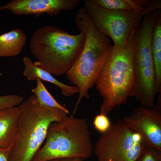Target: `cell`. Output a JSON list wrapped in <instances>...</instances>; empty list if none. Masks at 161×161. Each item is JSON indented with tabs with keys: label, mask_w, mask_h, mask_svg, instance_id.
Wrapping results in <instances>:
<instances>
[{
	"label": "cell",
	"mask_w": 161,
	"mask_h": 161,
	"mask_svg": "<svg viewBox=\"0 0 161 161\" xmlns=\"http://www.w3.org/2000/svg\"><path fill=\"white\" fill-rule=\"evenodd\" d=\"M76 26L84 33L85 39L83 49L72 67L66 74L72 84L76 85L79 95L74 111L84 97H89V90L95 84L99 72L112 46L109 37L95 26L83 7L75 15Z\"/></svg>",
	"instance_id": "cell-1"
},
{
	"label": "cell",
	"mask_w": 161,
	"mask_h": 161,
	"mask_svg": "<svg viewBox=\"0 0 161 161\" xmlns=\"http://www.w3.org/2000/svg\"><path fill=\"white\" fill-rule=\"evenodd\" d=\"M18 108L17 131L8 161H32L46 138L50 124L64 120L68 114L41 105L34 95L23 101Z\"/></svg>",
	"instance_id": "cell-2"
},
{
	"label": "cell",
	"mask_w": 161,
	"mask_h": 161,
	"mask_svg": "<svg viewBox=\"0 0 161 161\" xmlns=\"http://www.w3.org/2000/svg\"><path fill=\"white\" fill-rule=\"evenodd\" d=\"M134 36L125 49L112 45L95 82L103 98L100 113L105 115L134 96Z\"/></svg>",
	"instance_id": "cell-3"
},
{
	"label": "cell",
	"mask_w": 161,
	"mask_h": 161,
	"mask_svg": "<svg viewBox=\"0 0 161 161\" xmlns=\"http://www.w3.org/2000/svg\"><path fill=\"white\" fill-rule=\"evenodd\" d=\"M83 32L71 34L58 27L47 25L34 32L29 48L37 60L34 64L51 74H66L72 67L83 47Z\"/></svg>",
	"instance_id": "cell-4"
},
{
	"label": "cell",
	"mask_w": 161,
	"mask_h": 161,
	"mask_svg": "<svg viewBox=\"0 0 161 161\" xmlns=\"http://www.w3.org/2000/svg\"><path fill=\"white\" fill-rule=\"evenodd\" d=\"M44 145L36 153L32 161L90 157L93 146L88 120L71 116L50 125Z\"/></svg>",
	"instance_id": "cell-5"
},
{
	"label": "cell",
	"mask_w": 161,
	"mask_h": 161,
	"mask_svg": "<svg viewBox=\"0 0 161 161\" xmlns=\"http://www.w3.org/2000/svg\"><path fill=\"white\" fill-rule=\"evenodd\" d=\"M84 8L96 27L111 38L114 45L125 49L140 24L144 15L155 11L153 6L137 12L133 10H116L103 8L94 0H84Z\"/></svg>",
	"instance_id": "cell-6"
},
{
	"label": "cell",
	"mask_w": 161,
	"mask_h": 161,
	"mask_svg": "<svg viewBox=\"0 0 161 161\" xmlns=\"http://www.w3.org/2000/svg\"><path fill=\"white\" fill-rule=\"evenodd\" d=\"M145 145L141 137L119 119L100 137L94 151L98 161H136Z\"/></svg>",
	"instance_id": "cell-7"
},
{
	"label": "cell",
	"mask_w": 161,
	"mask_h": 161,
	"mask_svg": "<svg viewBox=\"0 0 161 161\" xmlns=\"http://www.w3.org/2000/svg\"><path fill=\"white\" fill-rule=\"evenodd\" d=\"M123 119L146 144L161 151V110L156 106L149 108L140 105Z\"/></svg>",
	"instance_id": "cell-8"
},
{
	"label": "cell",
	"mask_w": 161,
	"mask_h": 161,
	"mask_svg": "<svg viewBox=\"0 0 161 161\" xmlns=\"http://www.w3.org/2000/svg\"><path fill=\"white\" fill-rule=\"evenodd\" d=\"M79 0H12L0 6V11L7 10L13 14H32L36 18L45 13L56 16L62 10L69 11L79 4Z\"/></svg>",
	"instance_id": "cell-9"
},
{
	"label": "cell",
	"mask_w": 161,
	"mask_h": 161,
	"mask_svg": "<svg viewBox=\"0 0 161 161\" xmlns=\"http://www.w3.org/2000/svg\"><path fill=\"white\" fill-rule=\"evenodd\" d=\"M18 106L0 110V148L10 149L16 134Z\"/></svg>",
	"instance_id": "cell-10"
},
{
	"label": "cell",
	"mask_w": 161,
	"mask_h": 161,
	"mask_svg": "<svg viewBox=\"0 0 161 161\" xmlns=\"http://www.w3.org/2000/svg\"><path fill=\"white\" fill-rule=\"evenodd\" d=\"M23 61L24 65L23 75L28 80L33 81L38 78L52 83L59 87L62 95L66 97L79 93L76 86L68 85L59 81L50 73L35 65L29 57L24 56Z\"/></svg>",
	"instance_id": "cell-11"
},
{
	"label": "cell",
	"mask_w": 161,
	"mask_h": 161,
	"mask_svg": "<svg viewBox=\"0 0 161 161\" xmlns=\"http://www.w3.org/2000/svg\"><path fill=\"white\" fill-rule=\"evenodd\" d=\"M26 39L25 33L18 28L0 35V57L18 55L23 50Z\"/></svg>",
	"instance_id": "cell-12"
},
{
	"label": "cell",
	"mask_w": 161,
	"mask_h": 161,
	"mask_svg": "<svg viewBox=\"0 0 161 161\" xmlns=\"http://www.w3.org/2000/svg\"><path fill=\"white\" fill-rule=\"evenodd\" d=\"M160 10L154 26L151 41L152 55L156 77L157 94L161 92V13Z\"/></svg>",
	"instance_id": "cell-13"
},
{
	"label": "cell",
	"mask_w": 161,
	"mask_h": 161,
	"mask_svg": "<svg viewBox=\"0 0 161 161\" xmlns=\"http://www.w3.org/2000/svg\"><path fill=\"white\" fill-rule=\"evenodd\" d=\"M37 85L31 89L32 92L35 95L39 103L42 105L60 109L69 113L68 109L64 105L58 102L48 91L42 81L37 79Z\"/></svg>",
	"instance_id": "cell-14"
},
{
	"label": "cell",
	"mask_w": 161,
	"mask_h": 161,
	"mask_svg": "<svg viewBox=\"0 0 161 161\" xmlns=\"http://www.w3.org/2000/svg\"><path fill=\"white\" fill-rule=\"evenodd\" d=\"M101 7L106 9L116 10H133L130 0H94Z\"/></svg>",
	"instance_id": "cell-15"
},
{
	"label": "cell",
	"mask_w": 161,
	"mask_h": 161,
	"mask_svg": "<svg viewBox=\"0 0 161 161\" xmlns=\"http://www.w3.org/2000/svg\"><path fill=\"white\" fill-rule=\"evenodd\" d=\"M136 161H161V151L146 144Z\"/></svg>",
	"instance_id": "cell-16"
},
{
	"label": "cell",
	"mask_w": 161,
	"mask_h": 161,
	"mask_svg": "<svg viewBox=\"0 0 161 161\" xmlns=\"http://www.w3.org/2000/svg\"><path fill=\"white\" fill-rule=\"evenodd\" d=\"M23 99V97L17 95L0 96V110L17 106Z\"/></svg>",
	"instance_id": "cell-17"
},
{
	"label": "cell",
	"mask_w": 161,
	"mask_h": 161,
	"mask_svg": "<svg viewBox=\"0 0 161 161\" xmlns=\"http://www.w3.org/2000/svg\"><path fill=\"white\" fill-rule=\"evenodd\" d=\"M93 124L95 128L102 133L106 131L112 125L108 117L101 113L95 117Z\"/></svg>",
	"instance_id": "cell-18"
},
{
	"label": "cell",
	"mask_w": 161,
	"mask_h": 161,
	"mask_svg": "<svg viewBox=\"0 0 161 161\" xmlns=\"http://www.w3.org/2000/svg\"><path fill=\"white\" fill-rule=\"evenodd\" d=\"M10 149L0 148V161H8Z\"/></svg>",
	"instance_id": "cell-19"
},
{
	"label": "cell",
	"mask_w": 161,
	"mask_h": 161,
	"mask_svg": "<svg viewBox=\"0 0 161 161\" xmlns=\"http://www.w3.org/2000/svg\"><path fill=\"white\" fill-rule=\"evenodd\" d=\"M84 160L80 158H66L49 160L46 161H84Z\"/></svg>",
	"instance_id": "cell-20"
},
{
	"label": "cell",
	"mask_w": 161,
	"mask_h": 161,
	"mask_svg": "<svg viewBox=\"0 0 161 161\" xmlns=\"http://www.w3.org/2000/svg\"><path fill=\"white\" fill-rule=\"evenodd\" d=\"M158 94L156 107L159 110H161V92Z\"/></svg>",
	"instance_id": "cell-21"
}]
</instances>
